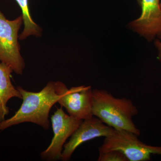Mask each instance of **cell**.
<instances>
[{
	"mask_svg": "<svg viewBox=\"0 0 161 161\" xmlns=\"http://www.w3.org/2000/svg\"><path fill=\"white\" fill-rule=\"evenodd\" d=\"M92 112L93 116L115 130L141 135L132 119L138 114V109L131 99L116 98L104 90H92Z\"/></svg>",
	"mask_w": 161,
	"mask_h": 161,
	"instance_id": "obj_2",
	"label": "cell"
},
{
	"mask_svg": "<svg viewBox=\"0 0 161 161\" xmlns=\"http://www.w3.org/2000/svg\"><path fill=\"white\" fill-rule=\"evenodd\" d=\"M159 0H141V16L130 23L133 31L149 41L161 36V8Z\"/></svg>",
	"mask_w": 161,
	"mask_h": 161,
	"instance_id": "obj_8",
	"label": "cell"
},
{
	"mask_svg": "<svg viewBox=\"0 0 161 161\" xmlns=\"http://www.w3.org/2000/svg\"><path fill=\"white\" fill-rule=\"evenodd\" d=\"M53 137L48 147L41 152V158L47 161L60 159L64 146L67 140L78 129L83 120L66 114L62 108H58L52 115Z\"/></svg>",
	"mask_w": 161,
	"mask_h": 161,
	"instance_id": "obj_6",
	"label": "cell"
},
{
	"mask_svg": "<svg viewBox=\"0 0 161 161\" xmlns=\"http://www.w3.org/2000/svg\"><path fill=\"white\" fill-rule=\"evenodd\" d=\"M98 161H129L125 155L119 150H112L99 152Z\"/></svg>",
	"mask_w": 161,
	"mask_h": 161,
	"instance_id": "obj_11",
	"label": "cell"
},
{
	"mask_svg": "<svg viewBox=\"0 0 161 161\" xmlns=\"http://www.w3.org/2000/svg\"><path fill=\"white\" fill-rule=\"evenodd\" d=\"M55 90L60 95L58 103L65 108L69 115L81 120L93 116L92 87L80 86L68 89L63 82L58 81L55 82Z\"/></svg>",
	"mask_w": 161,
	"mask_h": 161,
	"instance_id": "obj_5",
	"label": "cell"
},
{
	"mask_svg": "<svg viewBox=\"0 0 161 161\" xmlns=\"http://www.w3.org/2000/svg\"><path fill=\"white\" fill-rule=\"evenodd\" d=\"M114 130L113 128L95 116L84 119L72 134L68 142L64 146L60 160H69L73 153L81 144L93 139L106 137L111 135Z\"/></svg>",
	"mask_w": 161,
	"mask_h": 161,
	"instance_id": "obj_7",
	"label": "cell"
},
{
	"mask_svg": "<svg viewBox=\"0 0 161 161\" xmlns=\"http://www.w3.org/2000/svg\"><path fill=\"white\" fill-rule=\"evenodd\" d=\"M13 71L9 65L0 63V122L5 120V116L9 113L8 101L14 97L22 98L21 93L12 83L10 78Z\"/></svg>",
	"mask_w": 161,
	"mask_h": 161,
	"instance_id": "obj_9",
	"label": "cell"
},
{
	"mask_svg": "<svg viewBox=\"0 0 161 161\" xmlns=\"http://www.w3.org/2000/svg\"><path fill=\"white\" fill-rule=\"evenodd\" d=\"M138 2H139V3H141V0H138Z\"/></svg>",
	"mask_w": 161,
	"mask_h": 161,
	"instance_id": "obj_13",
	"label": "cell"
},
{
	"mask_svg": "<svg viewBox=\"0 0 161 161\" xmlns=\"http://www.w3.org/2000/svg\"><path fill=\"white\" fill-rule=\"evenodd\" d=\"M22 9V16L24 24L23 32L19 36L20 40H23L31 35L39 36L42 30L34 22L30 13L28 0H15Z\"/></svg>",
	"mask_w": 161,
	"mask_h": 161,
	"instance_id": "obj_10",
	"label": "cell"
},
{
	"mask_svg": "<svg viewBox=\"0 0 161 161\" xmlns=\"http://www.w3.org/2000/svg\"><path fill=\"white\" fill-rule=\"evenodd\" d=\"M23 22L22 15L9 20L0 11V61L9 65L18 75H22L25 68L18 42V33Z\"/></svg>",
	"mask_w": 161,
	"mask_h": 161,
	"instance_id": "obj_4",
	"label": "cell"
},
{
	"mask_svg": "<svg viewBox=\"0 0 161 161\" xmlns=\"http://www.w3.org/2000/svg\"><path fill=\"white\" fill-rule=\"evenodd\" d=\"M138 136L123 130H116L105 137L99 152L118 150L129 161H148L152 154L161 155V147L149 146L140 141Z\"/></svg>",
	"mask_w": 161,
	"mask_h": 161,
	"instance_id": "obj_3",
	"label": "cell"
},
{
	"mask_svg": "<svg viewBox=\"0 0 161 161\" xmlns=\"http://www.w3.org/2000/svg\"><path fill=\"white\" fill-rule=\"evenodd\" d=\"M155 45L156 48L158 51V60L161 63V42L158 40H157L155 42Z\"/></svg>",
	"mask_w": 161,
	"mask_h": 161,
	"instance_id": "obj_12",
	"label": "cell"
},
{
	"mask_svg": "<svg viewBox=\"0 0 161 161\" xmlns=\"http://www.w3.org/2000/svg\"><path fill=\"white\" fill-rule=\"evenodd\" d=\"M160 7L161 8V2L160 3Z\"/></svg>",
	"mask_w": 161,
	"mask_h": 161,
	"instance_id": "obj_14",
	"label": "cell"
},
{
	"mask_svg": "<svg viewBox=\"0 0 161 161\" xmlns=\"http://www.w3.org/2000/svg\"><path fill=\"white\" fill-rule=\"evenodd\" d=\"M17 88L22 95L23 103L12 117L0 122V131L24 122L33 123L48 129L50 111L60 98L55 90V82L49 81L38 92H29L21 86Z\"/></svg>",
	"mask_w": 161,
	"mask_h": 161,
	"instance_id": "obj_1",
	"label": "cell"
}]
</instances>
